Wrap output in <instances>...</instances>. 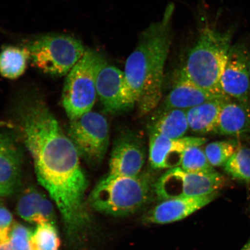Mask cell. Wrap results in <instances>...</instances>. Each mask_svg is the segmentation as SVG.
Masks as SVG:
<instances>
[{
	"label": "cell",
	"mask_w": 250,
	"mask_h": 250,
	"mask_svg": "<svg viewBox=\"0 0 250 250\" xmlns=\"http://www.w3.org/2000/svg\"><path fill=\"white\" fill-rule=\"evenodd\" d=\"M223 167L233 179L250 184V148L240 147Z\"/></svg>",
	"instance_id": "cell-23"
},
{
	"label": "cell",
	"mask_w": 250,
	"mask_h": 250,
	"mask_svg": "<svg viewBox=\"0 0 250 250\" xmlns=\"http://www.w3.org/2000/svg\"><path fill=\"white\" fill-rule=\"evenodd\" d=\"M96 91L106 113L120 114L135 105L131 98L124 72L114 65L107 64L100 71Z\"/></svg>",
	"instance_id": "cell-10"
},
{
	"label": "cell",
	"mask_w": 250,
	"mask_h": 250,
	"mask_svg": "<svg viewBox=\"0 0 250 250\" xmlns=\"http://www.w3.org/2000/svg\"><path fill=\"white\" fill-rule=\"evenodd\" d=\"M19 129L39 182L56 203L71 243H78L90 218L85 201L88 182L80 155L48 107L39 100L21 105Z\"/></svg>",
	"instance_id": "cell-1"
},
{
	"label": "cell",
	"mask_w": 250,
	"mask_h": 250,
	"mask_svg": "<svg viewBox=\"0 0 250 250\" xmlns=\"http://www.w3.org/2000/svg\"><path fill=\"white\" fill-rule=\"evenodd\" d=\"M240 148L235 140L218 141L206 145L204 151L212 167H223Z\"/></svg>",
	"instance_id": "cell-22"
},
{
	"label": "cell",
	"mask_w": 250,
	"mask_h": 250,
	"mask_svg": "<svg viewBox=\"0 0 250 250\" xmlns=\"http://www.w3.org/2000/svg\"><path fill=\"white\" fill-rule=\"evenodd\" d=\"M226 184V178L216 171L192 173L177 167L162 174L156 181L154 189L159 199L165 200L213 194Z\"/></svg>",
	"instance_id": "cell-7"
},
{
	"label": "cell",
	"mask_w": 250,
	"mask_h": 250,
	"mask_svg": "<svg viewBox=\"0 0 250 250\" xmlns=\"http://www.w3.org/2000/svg\"><path fill=\"white\" fill-rule=\"evenodd\" d=\"M45 195L34 187L28 188L21 193L17 205V213L24 220L37 225L43 224L41 211Z\"/></svg>",
	"instance_id": "cell-20"
},
{
	"label": "cell",
	"mask_w": 250,
	"mask_h": 250,
	"mask_svg": "<svg viewBox=\"0 0 250 250\" xmlns=\"http://www.w3.org/2000/svg\"><path fill=\"white\" fill-rule=\"evenodd\" d=\"M184 171L192 173H207L214 171V167L209 163L204 149L201 146L188 148L180 167Z\"/></svg>",
	"instance_id": "cell-24"
},
{
	"label": "cell",
	"mask_w": 250,
	"mask_h": 250,
	"mask_svg": "<svg viewBox=\"0 0 250 250\" xmlns=\"http://www.w3.org/2000/svg\"><path fill=\"white\" fill-rule=\"evenodd\" d=\"M146 159L145 144L130 130L119 134L109 159V174L118 177L138 176Z\"/></svg>",
	"instance_id": "cell-9"
},
{
	"label": "cell",
	"mask_w": 250,
	"mask_h": 250,
	"mask_svg": "<svg viewBox=\"0 0 250 250\" xmlns=\"http://www.w3.org/2000/svg\"><path fill=\"white\" fill-rule=\"evenodd\" d=\"M30 54L26 47L7 46L0 52V75L7 79H17L24 73Z\"/></svg>",
	"instance_id": "cell-19"
},
{
	"label": "cell",
	"mask_w": 250,
	"mask_h": 250,
	"mask_svg": "<svg viewBox=\"0 0 250 250\" xmlns=\"http://www.w3.org/2000/svg\"><path fill=\"white\" fill-rule=\"evenodd\" d=\"M32 232L29 228L14 222L8 238L0 241V250H31L30 240Z\"/></svg>",
	"instance_id": "cell-25"
},
{
	"label": "cell",
	"mask_w": 250,
	"mask_h": 250,
	"mask_svg": "<svg viewBox=\"0 0 250 250\" xmlns=\"http://www.w3.org/2000/svg\"><path fill=\"white\" fill-rule=\"evenodd\" d=\"M248 68L249 72V76L250 78V56H249V62H248Z\"/></svg>",
	"instance_id": "cell-28"
},
{
	"label": "cell",
	"mask_w": 250,
	"mask_h": 250,
	"mask_svg": "<svg viewBox=\"0 0 250 250\" xmlns=\"http://www.w3.org/2000/svg\"><path fill=\"white\" fill-rule=\"evenodd\" d=\"M249 56L245 46L232 45L221 80L225 95L232 97L248 107L250 95Z\"/></svg>",
	"instance_id": "cell-12"
},
{
	"label": "cell",
	"mask_w": 250,
	"mask_h": 250,
	"mask_svg": "<svg viewBox=\"0 0 250 250\" xmlns=\"http://www.w3.org/2000/svg\"><path fill=\"white\" fill-rule=\"evenodd\" d=\"M30 246L31 250H59L61 240L55 225H38L31 234Z\"/></svg>",
	"instance_id": "cell-21"
},
{
	"label": "cell",
	"mask_w": 250,
	"mask_h": 250,
	"mask_svg": "<svg viewBox=\"0 0 250 250\" xmlns=\"http://www.w3.org/2000/svg\"><path fill=\"white\" fill-rule=\"evenodd\" d=\"M67 135L87 163L102 162L109 143L108 124L103 115L91 111L70 120Z\"/></svg>",
	"instance_id": "cell-8"
},
{
	"label": "cell",
	"mask_w": 250,
	"mask_h": 250,
	"mask_svg": "<svg viewBox=\"0 0 250 250\" xmlns=\"http://www.w3.org/2000/svg\"><path fill=\"white\" fill-rule=\"evenodd\" d=\"M30 59L39 70L53 76L67 75L83 57V42L65 34H46L33 40L26 46Z\"/></svg>",
	"instance_id": "cell-6"
},
{
	"label": "cell",
	"mask_w": 250,
	"mask_h": 250,
	"mask_svg": "<svg viewBox=\"0 0 250 250\" xmlns=\"http://www.w3.org/2000/svg\"><path fill=\"white\" fill-rule=\"evenodd\" d=\"M217 195L216 193L202 196L164 200L144 215L143 223L167 224L180 221L208 205Z\"/></svg>",
	"instance_id": "cell-13"
},
{
	"label": "cell",
	"mask_w": 250,
	"mask_h": 250,
	"mask_svg": "<svg viewBox=\"0 0 250 250\" xmlns=\"http://www.w3.org/2000/svg\"><path fill=\"white\" fill-rule=\"evenodd\" d=\"M241 250H250V240L247 243L246 245L243 247Z\"/></svg>",
	"instance_id": "cell-27"
},
{
	"label": "cell",
	"mask_w": 250,
	"mask_h": 250,
	"mask_svg": "<svg viewBox=\"0 0 250 250\" xmlns=\"http://www.w3.org/2000/svg\"><path fill=\"white\" fill-rule=\"evenodd\" d=\"M107 64L101 53L87 49L68 72L62 89V104L70 120L92 111L97 98V78Z\"/></svg>",
	"instance_id": "cell-5"
},
{
	"label": "cell",
	"mask_w": 250,
	"mask_h": 250,
	"mask_svg": "<svg viewBox=\"0 0 250 250\" xmlns=\"http://www.w3.org/2000/svg\"><path fill=\"white\" fill-rule=\"evenodd\" d=\"M14 223L11 212L0 202V232L10 229Z\"/></svg>",
	"instance_id": "cell-26"
},
{
	"label": "cell",
	"mask_w": 250,
	"mask_h": 250,
	"mask_svg": "<svg viewBox=\"0 0 250 250\" xmlns=\"http://www.w3.org/2000/svg\"><path fill=\"white\" fill-rule=\"evenodd\" d=\"M151 186L148 175L127 177L108 174L94 188L89 196V205L94 210L112 216H128L138 211L148 201Z\"/></svg>",
	"instance_id": "cell-4"
},
{
	"label": "cell",
	"mask_w": 250,
	"mask_h": 250,
	"mask_svg": "<svg viewBox=\"0 0 250 250\" xmlns=\"http://www.w3.org/2000/svg\"><path fill=\"white\" fill-rule=\"evenodd\" d=\"M227 101L228 98L212 100L187 109L189 129L197 134L215 133L222 107Z\"/></svg>",
	"instance_id": "cell-18"
},
{
	"label": "cell",
	"mask_w": 250,
	"mask_h": 250,
	"mask_svg": "<svg viewBox=\"0 0 250 250\" xmlns=\"http://www.w3.org/2000/svg\"><path fill=\"white\" fill-rule=\"evenodd\" d=\"M174 10V5H168L161 20L144 30L125 63L124 72L131 98L142 115L154 111L161 101Z\"/></svg>",
	"instance_id": "cell-2"
},
{
	"label": "cell",
	"mask_w": 250,
	"mask_h": 250,
	"mask_svg": "<svg viewBox=\"0 0 250 250\" xmlns=\"http://www.w3.org/2000/svg\"><path fill=\"white\" fill-rule=\"evenodd\" d=\"M208 142L204 137L184 136L179 139L150 133L149 162L153 169L169 170L180 167L184 152L192 146H201Z\"/></svg>",
	"instance_id": "cell-11"
},
{
	"label": "cell",
	"mask_w": 250,
	"mask_h": 250,
	"mask_svg": "<svg viewBox=\"0 0 250 250\" xmlns=\"http://www.w3.org/2000/svg\"><path fill=\"white\" fill-rule=\"evenodd\" d=\"M22 156L13 137L0 133V196L14 194L21 184Z\"/></svg>",
	"instance_id": "cell-14"
},
{
	"label": "cell",
	"mask_w": 250,
	"mask_h": 250,
	"mask_svg": "<svg viewBox=\"0 0 250 250\" xmlns=\"http://www.w3.org/2000/svg\"><path fill=\"white\" fill-rule=\"evenodd\" d=\"M219 96L200 88L187 77L181 69L178 74L176 83L168 93L161 109H182L187 110L208 101L228 98Z\"/></svg>",
	"instance_id": "cell-15"
},
{
	"label": "cell",
	"mask_w": 250,
	"mask_h": 250,
	"mask_svg": "<svg viewBox=\"0 0 250 250\" xmlns=\"http://www.w3.org/2000/svg\"><path fill=\"white\" fill-rule=\"evenodd\" d=\"M149 133L179 139L188 131L187 110L182 109H161L156 112L148 125Z\"/></svg>",
	"instance_id": "cell-16"
},
{
	"label": "cell",
	"mask_w": 250,
	"mask_h": 250,
	"mask_svg": "<svg viewBox=\"0 0 250 250\" xmlns=\"http://www.w3.org/2000/svg\"><path fill=\"white\" fill-rule=\"evenodd\" d=\"M215 133L231 136L250 133V112L248 107L240 103L228 101L225 102Z\"/></svg>",
	"instance_id": "cell-17"
},
{
	"label": "cell",
	"mask_w": 250,
	"mask_h": 250,
	"mask_svg": "<svg viewBox=\"0 0 250 250\" xmlns=\"http://www.w3.org/2000/svg\"><path fill=\"white\" fill-rule=\"evenodd\" d=\"M234 30L220 32L205 27L188 54L184 73L196 85L213 95L227 96L221 80L227 64Z\"/></svg>",
	"instance_id": "cell-3"
}]
</instances>
